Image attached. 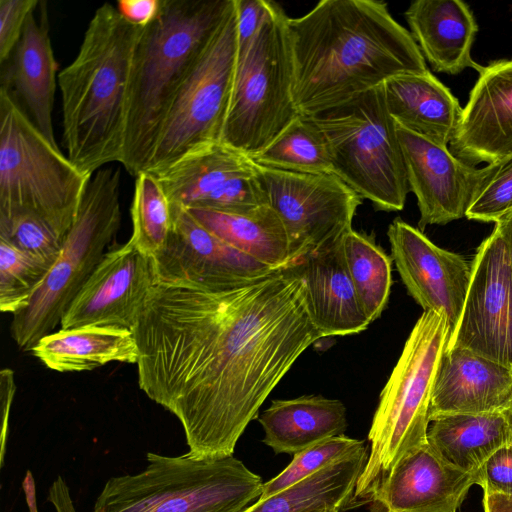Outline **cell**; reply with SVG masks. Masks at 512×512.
I'll return each instance as SVG.
<instances>
[{"mask_svg": "<svg viewBox=\"0 0 512 512\" xmlns=\"http://www.w3.org/2000/svg\"><path fill=\"white\" fill-rule=\"evenodd\" d=\"M132 332L140 389L179 420L196 459L233 456L272 390L323 338L296 264L228 287L158 283Z\"/></svg>", "mask_w": 512, "mask_h": 512, "instance_id": "6da1fadb", "label": "cell"}, {"mask_svg": "<svg viewBox=\"0 0 512 512\" xmlns=\"http://www.w3.org/2000/svg\"><path fill=\"white\" fill-rule=\"evenodd\" d=\"M293 97L314 116L405 73L428 70L410 32L376 0H322L288 19Z\"/></svg>", "mask_w": 512, "mask_h": 512, "instance_id": "7a4b0ae2", "label": "cell"}, {"mask_svg": "<svg viewBox=\"0 0 512 512\" xmlns=\"http://www.w3.org/2000/svg\"><path fill=\"white\" fill-rule=\"evenodd\" d=\"M141 29L116 6L96 9L74 60L58 73L63 141L69 160L93 176L122 162L132 60Z\"/></svg>", "mask_w": 512, "mask_h": 512, "instance_id": "3957f363", "label": "cell"}, {"mask_svg": "<svg viewBox=\"0 0 512 512\" xmlns=\"http://www.w3.org/2000/svg\"><path fill=\"white\" fill-rule=\"evenodd\" d=\"M234 0H163L141 29L131 68L122 166L146 170L167 112Z\"/></svg>", "mask_w": 512, "mask_h": 512, "instance_id": "277c9868", "label": "cell"}, {"mask_svg": "<svg viewBox=\"0 0 512 512\" xmlns=\"http://www.w3.org/2000/svg\"><path fill=\"white\" fill-rule=\"evenodd\" d=\"M451 327L445 312L424 311L410 332L374 413L369 454L355 490L359 502L404 457L427 443L432 392Z\"/></svg>", "mask_w": 512, "mask_h": 512, "instance_id": "5b68a950", "label": "cell"}, {"mask_svg": "<svg viewBox=\"0 0 512 512\" xmlns=\"http://www.w3.org/2000/svg\"><path fill=\"white\" fill-rule=\"evenodd\" d=\"M146 461L138 473L110 477L92 512H244L262 493V478L234 456L148 452Z\"/></svg>", "mask_w": 512, "mask_h": 512, "instance_id": "8992f818", "label": "cell"}, {"mask_svg": "<svg viewBox=\"0 0 512 512\" xmlns=\"http://www.w3.org/2000/svg\"><path fill=\"white\" fill-rule=\"evenodd\" d=\"M91 178L0 87V217L31 215L64 239Z\"/></svg>", "mask_w": 512, "mask_h": 512, "instance_id": "52a82bcc", "label": "cell"}, {"mask_svg": "<svg viewBox=\"0 0 512 512\" xmlns=\"http://www.w3.org/2000/svg\"><path fill=\"white\" fill-rule=\"evenodd\" d=\"M288 19L283 8L270 1L261 27L237 58L221 142L250 158L301 115L293 97Z\"/></svg>", "mask_w": 512, "mask_h": 512, "instance_id": "ba28073f", "label": "cell"}, {"mask_svg": "<svg viewBox=\"0 0 512 512\" xmlns=\"http://www.w3.org/2000/svg\"><path fill=\"white\" fill-rule=\"evenodd\" d=\"M120 184L118 168H101L90 179L59 256L28 306L13 315L11 334L21 350L53 332L105 255L121 225Z\"/></svg>", "mask_w": 512, "mask_h": 512, "instance_id": "9c48e42d", "label": "cell"}, {"mask_svg": "<svg viewBox=\"0 0 512 512\" xmlns=\"http://www.w3.org/2000/svg\"><path fill=\"white\" fill-rule=\"evenodd\" d=\"M311 117L327 139L335 175L376 210H402L410 189L383 84Z\"/></svg>", "mask_w": 512, "mask_h": 512, "instance_id": "30bf717a", "label": "cell"}, {"mask_svg": "<svg viewBox=\"0 0 512 512\" xmlns=\"http://www.w3.org/2000/svg\"><path fill=\"white\" fill-rule=\"evenodd\" d=\"M237 58L234 0L177 92L145 171L159 173L189 150L221 141Z\"/></svg>", "mask_w": 512, "mask_h": 512, "instance_id": "8fae6325", "label": "cell"}, {"mask_svg": "<svg viewBox=\"0 0 512 512\" xmlns=\"http://www.w3.org/2000/svg\"><path fill=\"white\" fill-rule=\"evenodd\" d=\"M267 204L282 220L292 264L352 229L362 198L335 174L299 173L255 164Z\"/></svg>", "mask_w": 512, "mask_h": 512, "instance_id": "7c38bea8", "label": "cell"}, {"mask_svg": "<svg viewBox=\"0 0 512 512\" xmlns=\"http://www.w3.org/2000/svg\"><path fill=\"white\" fill-rule=\"evenodd\" d=\"M454 347L512 368V266L496 230L473 260L462 313L446 349Z\"/></svg>", "mask_w": 512, "mask_h": 512, "instance_id": "4fadbf2b", "label": "cell"}, {"mask_svg": "<svg viewBox=\"0 0 512 512\" xmlns=\"http://www.w3.org/2000/svg\"><path fill=\"white\" fill-rule=\"evenodd\" d=\"M154 175L170 202L185 208L244 213L267 204L255 163L221 141L189 150Z\"/></svg>", "mask_w": 512, "mask_h": 512, "instance_id": "5bb4252c", "label": "cell"}, {"mask_svg": "<svg viewBox=\"0 0 512 512\" xmlns=\"http://www.w3.org/2000/svg\"><path fill=\"white\" fill-rule=\"evenodd\" d=\"M159 283L154 259L129 239L105 253L67 307L61 328L87 326L132 330Z\"/></svg>", "mask_w": 512, "mask_h": 512, "instance_id": "9a60e30c", "label": "cell"}, {"mask_svg": "<svg viewBox=\"0 0 512 512\" xmlns=\"http://www.w3.org/2000/svg\"><path fill=\"white\" fill-rule=\"evenodd\" d=\"M171 207L172 229L165 248L154 258L159 283L228 287L275 270L222 241L185 207Z\"/></svg>", "mask_w": 512, "mask_h": 512, "instance_id": "2e32d148", "label": "cell"}, {"mask_svg": "<svg viewBox=\"0 0 512 512\" xmlns=\"http://www.w3.org/2000/svg\"><path fill=\"white\" fill-rule=\"evenodd\" d=\"M410 191L420 211L418 227L444 225L466 217L468 208L490 173L453 155L449 148L397 126Z\"/></svg>", "mask_w": 512, "mask_h": 512, "instance_id": "e0dca14e", "label": "cell"}, {"mask_svg": "<svg viewBox=\"0 0 512 512\" xmlns=\"http://www.w3.org/2000/svg\"><path fill=\"white\" fill-rule=\"evenodd\" d=\"M387 235L408 293L424 311L445 312L452 333L462 313L471 267L461 255L438 247L400 218L389 225Z\"/></svg>", "mask_w": 512, "mask_h": 512, "instance_id": "ac0fdd59", "label": "cell"}, {"mask_svg": "<svg viewBox=\"0 0 512 512\" xmlns=\"http://www.w3.org/2000/svg\"><path fill=\"white\" fill-rule=\"evenodd\" d=\"M476 475L442 459L428 443L401 459L373 488L374 512H456Z\"/></svg>", "mask_w": 512, "mask_h": 512, "instance_id": "d6986e66", "label": "cell"}, {"mask_svg": "<svg viewBox=\"0 0 512 512\" xmlns=\"http://www.w3.org/2000/svg\"><path fill=\"white\" fill-rule=\"evenodd\" d=\"M449 150L472 166L512 154V59L493 61L479 72Z\"/></svg>", "mask_w": 512, "mask_h": 512, "instance_id": "ffe728a7", "label": "cell"}, {"mask_svg": "<svg viewBox=\"0 0 512 512\" xmlns=\"http://www.w3.org/2000/svg\"><path fill=\"white\" fill-rule=\"evenodd\" d=\"M512 397V368L464 348L445 349L430 405L433 417L501 412Z\"/></svg>", "mask_w": 512, "mask_h": 512, "instance_id": "44dd1931", "label": "cell"}, {"mask_svg": "<svg viewBox=\"0 0 512 512\" xmlns=\"http://www.w3.org/2000/svg\"><path fill=\"white\" fill-rule=\"evenodd\" d=\"M311 318L322 337L364 331L370 323L352 283L342 238L298 260Z\"/></svg>", "mask_w": 512, "mask_h": 512, "instance_id": "7402d4cb", "label": "cell"}, {"mask_svg": "<svg viewBox=\"0 0 512 512\" xmlns=\"http://www.w3.org/2000/svg\"><path fill=\"white\" fill-rule=\"evenodd\" d=\"M410 34L422 55L438 72H480L471 49L478 25L470 7L460 0H416L404 13Z\"/></svg>", "mask_w": 512, "mask_h": 512, "instance_id": "603a6c76", "label": "cell"}, {"mask_svg": "<svg viewBox=\"0 0 512 512\" xmlns=\"http://www.w3.org/2000/svg\"><path fill=\"white\" fill-rule=\"evenodd\" d=\"M58 63L52 49L46 17L27 19L23 34L11 58L2 64L1 87L15 89L38 130L53 144L52 111Z\"/></svg>", "mask_w": 512, "mask_h": 512, "instance_id": "cb8c5ba5", "label": "cell"}, {"mask_svg": "<svg viewBox=\"0 0 512 512\" xmlns=\"http://www.w3.org/2000/svg\"><path fill=\"white\" fill-rule=\"evenodd\" d=\"M389 114L396 125L448 147L463 108L429 70L393 76L383 83Z\"/></svg>", "mask_w": 512, "mask_h": 512, "instance_id": "d4e9b609", "label": "cell"}, {"mask_svg": "<svg viewBox=\"0 0 512 512\" xmlns=\"http://www.w3.org/2000/svg\"><path fill=\"white\" fill-rule=\"evenodd\" d=\"M258 421L264 430L263 443L275 454L295 455L323 440L343 435L348 427L344 404L320 395L273 400Z\"/></svg>", "mask_w": 512, "mask_h": 512, "instance_id": "484cf974", "label": "cell"}, {"mask_svg": "<svg viewBox=\"0 0 512 512\" xmlns=\"http://www.w3.org/2000/svg\"><path fill=\"white\" fill-rule=\"evenodd\" d=\"M31 351L57 372L90 371L111 362L137 364L140 356L132 330L102 326L61 328L43 336Z\"/></svg>", "mask_w": 512, "mask_h": 512, "instance_id": "4316f807", "label": "cell"}, {"mask_svg": "<svg viewBox=\"0 0 512 512\" xmlns=\"http://www.w3.org/2000/svg\"><path fill=\"white\" fill-rule=\"evenodd\" d=\"M186 209L208 231L256 261L273 269L292 264L285 226L268 204L244 213Z\"/></svg>", "mask_w": 512, "mask_h": 512, "instance_id": "83f0119b", "label": "cell"}, {"mask_svg": "<svg viewBox=\"0 0 512 512\" xmlns=\"http://www.w3.org/2000/svg\"><path fill=\"white\" fill-rule=\"evenodd\" d=\"M511 441L502 412L438 415L427 431V443L442 459L475 475L493 452Z\"/></svg>", "mask_w": 512, "mask_h": 512, "instance_id": "f1b7e54d", "label": "cell"}, {"mask_svg": "<svg viewBox=\"0 0 512 512\" xmlns=\"http://www.w3.org/2000/svg\"><path fill=\"white\" fill-rule=\"evenodd\" d=\"M368 454L366 448L339 460L280 493L258 500L244 512H303L322 507L347 510L358 503L356 485Z\"/></svg>", "mask_w": 512, "mask_h": 512, "instance_id": "f546056e", "label": "cell"}, {"mask_svg": "<svg viewBox=\"0 0 512 512\" xmlns=\"http://www.w3.org/2000/svg\"><path fill=\"white\" fill-rule=\"evenodd\" d=\"M345 262L361 307L372 323L384 311L392 284V258L373 236L349 230L342 237Z\"/></svg>", "mask_w": 512, "mask_h": 512, "instance_id": "4dcf8cb0", "label": "cell"}, {"mask_svg": "<svg viewBox=\"0 0 512 512\" xmlns=\"http://www.w3.org/2000/svg\"><path fill=\"white\" fill-rule=\"evenodd\" d=\"M252 161L263 167L312 174H335L327 139L311 116H298Z\"/></svg>", "mask_w": 512, "mask_h": 512, "instance_id": "1f68e13d", "label": "cell"}, {"mask_svg": "<svg viewBox=\"0 0 512 512\" xmlns=\"http://www.w3.org/2000/svg\"><path fill=\"white\" fill-rule=\"evenodd\" d=\"M131 204V242L154 259L165 248L172 229L171 202L158 178L147 171L136 177Z\"/></svg>", "mask_w": 512, "mask_h": 512, "instance_id": "d6a6232c", "label": "cell"}, {"mask_svg": "<svg viewBox=\"0 0 512 512\" xmlns=\"http://www.w3.org/2000/svg\"><path fill=\"white\" fill-rule=\"evenodd\" d=\"M51 266L0 238V309L13 315L26 308Z\"/></svg>", "mask_w": 512, "mask_h": 512, "instance_id": "836d02e7", "label": "cell"}, {"mask_svg": "<svg viewBox=\"0 0 512 512\" xmlns=\"http://www.w3.org/2000/svg\"><path fill=\"white\" fill-rule=\"evenodd\" d=\"M368 448L363 440L339 435L323 440L295 455L276 477L263 483L259 500L284 491L319 470Z\"/></svg>", "mask_w": 512, "mask_h": 512, "instance_id": "e575fe53", "label": "cell"}, {"mask_svg": "<svg viewBox=\"0 0 512 512\" xmlns=\"http://www.w3.org/2000/svg\"><path fill=\"white\" fill-rule=\"evenodd\" d=\"M0 238L51 267L64 241L41 220L27 214L0 217Z\"/></svg>", "mask_w": 512, "mask_h": 512, "instance_id": "d590c367", "label": "cell"}, {"mask_svg": "<svg viewBox=\"0 0 512 512\" xmlns=\"http://www.w3.org/2000/svg\"><path fill=\"white\" fill-rule=\"evenodd\" d=\"M489 166L490 173L467 210L468 219L495 222L512 209V154Z\"/></svg>", "mask_w": 512, "mask_h": 512, "instance_id": "8d00e7d4", "label": "cell"}, {"mask_svg": "<svg viewBox=\"0 0 512 512\" xmlns=\"http://www.w3.org/2000/svg\"><path fill=\"white\" fill-rule=\"evenodd\" d=\"M38 0H0V63H6L23 34Z\"/></svg>", "mask_w": 512, "mask_h": 512, "instance_id": "74e56055", "label": "cell"}, {"mask_svg": "<svg viewBox=\"0 0 512 512\" xmlns=\"http://www.w3.org/2000/svg\"><path fill=\"white\" fill-rule=\"evenodd\" d=\"M484 492L512 495V441L493 452L476 472Z\"/></svg>", "mask_w": 512, "mask_h": 512, "instance_id": "f35d334b", "label": "cell"}, {"mask_svg": "<svg viewBox=\"0 0 512 512\" xmlns=\"http://www.w3.org/2000/svg\"><path fill=\"white\" fill-rule=\"evenodd\" d=\"M269 4L268 0H235L238 55L244 52L261 27Z\"/></svg>", "mask_w": 512, "mask_h": 512, "instance_id": "ab89813d", "label": "cell"}, {"mask_svg": "<svg viewBox=\"0 0 512 512\" xmlns=\"http://www.w3.org/2000/svg\"><path fill=\"white\" fill-rule=\"evenodd\" d=\"M162 3L163 0H120L116 9L128 23L143 29L158 18Z\"/></svg>", "mask_w": 512, "mask_h": 512, "instance_id": "60d3db41", "label": "cell"}, {"mask_svg": "<svg viewBox=\"0 0 512 512\" xmlns=\"http://www.w3.org/2000/svg\"><path fill=\"white\" fill-rule=\"evenodd\" d=\"M16 391L14 372L10 368L0 371V395H1V464L3 465L5 455V443L8 431L10 408Z\"/></svg>", "mask_w": 512, "mask_h": 512, "instance_id": "b9f144b4", "label": "cell"}, {"mask_svg": "<svg viewBox=\"0 0 512 512\" xmlns=\"http://www.w3.org/2000/svg\"><path fill=\"white\" fill-rule=\"evenodd\" d=\"M47 500L55 512H77L66 480L58 475L51 483Z\"/></svg>", "mask_w": 512, "mask_h": 512, "instance_id": "7bdbcfd3", "label": "cell"}, {"mask_svg": "<svg viewBox=\"0 0 512 512\" xmlns=\"http://www.w3.org/2000/svg\"><path fill=\"white\" fill-rule=\"evenodd\" d=\"M484 512H512V495L484 492Z\"/></svg>", "mask_w": 512, "mask_h": 512, "instance_id": "ee69618b", "label": "cell"}, {"mask_svg": "<svg viewBox=\"0 0 512 512\" xmlns=\"http://www.w3.org/2000/svg\"><path fill=\"white\" fill-rule=\"evenodd\" d=\"M494 223V230L502 237L512 266V209L500 216Z\"/></svg>", "mask_w": 512, "mask_h": 512, "instance_id": "f6af8a7d", "label": "cell"}, {"mask_svg": "<svg viewBox=\"0 0 512 512\" xmlns=\"http://www.w3.org/2000/svg\"><path fill=\"white\" fill-rule=\"evenodd\" d=\"M501 412H502V414L504 415V417H505V419L507 421V424L509 426V429H510V432H511V436H512V397L509 400V402L506 405V407Z\"/></svg>", "mask_w": 512, "mask_h": 512, "instance_id": "bcb514c9", "label": "cell"}, {"mask_svg": "<svg viewBox=\"0 0 512 512\" xmlns=\"http://www.w3.org/2000/svg\"><path fill=\"white\" fill-rule=\"evenodd\" d=\"M303 512H338V511L333 508L322 507V508L307 510V511H303Z\"/></svg>", "mask_w": 512, "mask_h": 512, "instance_id": "7dc6e473", "label": "cell"}]
</instances>
